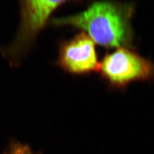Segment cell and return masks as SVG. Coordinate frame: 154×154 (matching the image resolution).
<instances>
[{
  "instance_id": "1",
  "label": "cell",
  "mask_w": 154,
  "mask_h": 154,
  "mask_svg": "<svg viewBox=\"0 0 154 154\" xmlns=\"http://www.w3.org/2000/svg\"><path fill=\"white\" fill-rule=\"evenodd\" d=\"M134 12V3L94 2L82 12L51 18L48 25L79 29L92 38L96 45L107 49L132 48V19Z\"/></svg>"
},
{
  "instance_id": "2",
  "label": "cell",
  "mask_w": 154,
  "mask_h": 154,
  "mask_svg": "<svg viewBox=\"0 0 154 154\" xmlns=\"http://www.w3.org/2000/svg\"><path fill=\"white\" fill-rule=\"evenodd\" d=\"M69 1L19 2L20 21L13 40L0 46V54L12 67H18L36 43L39 33L48 25L52 14Z\"/></svg>"
},
{
  "instance_id": "3",
  "label": "cell",
  "mask_w": 154,
  "mask_h": 154,
  "mask_svg": "<svg viewBox=\"0 0 154 154\" xmlns=\"http://www.w3.org/2000/svg\"><path fill=\"white\" fill-rule=\"evenodd\" d=\"M99 73L109 88L123 91L134 82L153 80L154 62L133 48H119L104 55Z\"/></svg>"
},
{
  "instance_id": "4",
  "label": "cell",
  "mask_w": 154,
  "mask_h": 154,
  "mask_svg": "<svg viewBox=\"0 0 154 154\" xmlns=\"http://www.w3.org/2000/svg\"><path fill=\"white\" fill-rule=\"evenodd\" d=\"M55 64L67 73L88 75L99 72L100 62L96 43L87 33L80 32L73 38L59 42Z\"/></svg>"
},
{
  "instance_id": "5",
  "label": "cell",
  "mask_w": 154,
  "mask_h": 154,
  "mask_svg": "<svg viewBox=\"0 0 154 154\" xmlns=\"http://www.w3.org/2000/svg\"><path fill=\"white\" fill-rule=\"evenodd\" d=\"M3 154H35L30 146L26 144H23L16 139H12L8 148Z\"/></svg>"
}]
</instances>
